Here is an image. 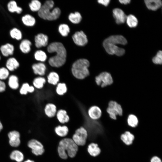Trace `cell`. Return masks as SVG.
I'll use <instances>...</instances> for the list:
<instances>
[{"mask_svg": "<svg viewBox=\"0 0 162 162\" xmlns=\"http://www.w3.org/2000/svg\"><path fill=\"white\" fill-rule=\"evenodd\" d=\"M0 50L4 56L7 57L13 54L14 47L12 44L7 43L2 46L0 48Z\"/></svg>", "mask_w": 162, "mask_h": 162, "instance_id": "cell-25", "label": "cell"}, {"mask_svg": "<svg viewBox=\"0 0 162 162\" xmlns=\"http://www.w3.org/2000/svg\"><path fill=\"white\" fill-rule=\"evenodd\" d=\"M22 20L25 25L28 26H33L36 22L35 18L29 14H26L23 16L22 18Z\"/></svg>", "mask_w": 162, "mask_h": 162, "instance_id": "cell-31", "label": "cell"}, {"mask_svg": "<svg viewBox=\"0 0 162 162\" xmlns=\"http://www.w3.org/2000/svg\"><path fill=\"white\" fill-rule=\"evenodd\" d=\"M10 35L12 38L17 40H21L22 37L21 31L16 28H14L10 32Z\"/></svg>", "mask_w": 162, "mask_h": 162, "instance_id": "cell-39", "label": "cell"}, {"mask_svg": "<svg viewBox=\"0 0 162 162\" xmlns=\"http://www.w3.org/2000/svg\"><path fill=\"white\" fill-rule=\"evenodd\" d=\"M48 38L47 35L40 33L35 36L34 38L35 46L38 48L46 46L48 44Z\"/></svg>", "mask_w": 162, "mask_h": 162, "instance_id": "cell-18", "label": "cell"}, {"mask_svg": "<svg viewBox=\"0 0 162 162\" xmlns=\"http://www.w3.org/2000/svg\"><path fill=\"white\" fill-rule=\"evenodd\" d=\"M126 21L128 26L130 28L135 27L138 24L137 19L132 14H130L127 16Z\"/></svg>", "mask_w": 162, "mask_h": 162, "instance_id": "cell-33", "label": "cell"}, {"mask_svg": "<svg viewBox=\"0 0 162 162\" xmlns=\"http://www.w3.org/2000/svg\"><path fill=\"white\" fill-rule=\"evenodd\" d=\"M153 62L156 64H161L162 63V52L159 51L156 56L152 59Z\"/></svg>", "mask_w": 162, "mask_h": 162, "instance_id": "cell-41", "label": "cell"}, {"mask_svg": "<svg viewBox=\"0 0 162 162\" xmlns=\"http://www.w3.org/2000/svg\"><path fill=\"white\" fill-rule=\"evenodd\" d=\"M35 88L29 82H22L18 89V93L22 96H27L28 94H32L35 91Z\"/></svg>", "mask_w": 162, "mask_h": 162, "instance_id": "cell-11", "label": "cell"}, {"mask_svg": "<svg viewBox=\"0 0 162 162\" xmlns=\"http://www.w3.org/2000/svg\"><path fill=\"white\" fill-rule=\"evenodd\" d=\"M58 31L62 36L66 37L68 36L70 32V29L67 25L63 24L60 25L59 26Z\"/></svg>", "mask_w": 162, "mask_h": 162, "instance_id": "cell-40", "label": "cell"}, {"mask_svg": "<svg viewBox=\"0 0 162 162\" xmlns=\"http://www.w3.org/2000/svg\"><path fill=\"white\" fill-rule=\"evenodd\" d=\"M127 43L126 39L121 35H114L105 39L103 42V46L106 52L109 54H115L121 56L125 53V50L116 45H124Z\"/></svg>", "mask_w": 162, "mask_h": 162, "instance_id": "cell-2", "label": "cell"}, {"mask_svg": "<svg viewBox=\"0 0 162 162\" xmlns=\"http://www.w3.org/2000/svg\"><path fill=\"white\" fill-rule=\"evenodd\" d=\"M119 1L121 4H127L129 3L131 1L130 0H119Z\"/></svg>", "mask_w": 162, "mask_h": 162, "instance_id": "cell-45", "label": "cell"}, {"mask_svg": "<svg viewBox=\"0 0 162 162\" xmlns=\"http://www.w3.org/2000/svg\"><path fill=\"white\" fill-rule=\"evenodd\" d=\"M7 88L6 82L0 80V94L4 93L6 91Z\"/></svg>", "mask_w": 162, "mask_h": 162, "instance_id": "cell-42", "label": "cell"}, {"mask_svg": "<svg viewBox=\"0 0 162 162\" xmlns=\"http://www.w3.org/2000/svg\"><path fill=\"white\" fill-rule=\"evenodd\" d=\"M96 84L104 88L112 85L113 82L111 74L109 72L105 71L100 73L95 78Z\"/></svg>", "mask_w": 162, "mask_h": 162, "instance_id": "cell-7", "label": "cell"}, {"mask_svg": "<svg viewBox=\"0 0 162 162\" xmlns=\"http://www.w3.org/2000/svg\"><path fill=\"white\" fill-rule=\"evenodd\" d=\"M0 59H1V56H0Z\"/></svg>", "mask_w": 162, "mask_h": 162, "instance_id": "cell-48", "label": "cell"}, {"mask_svg": "<svg viewBox=\"0 0 162 162\" xmlns=\"http://www.w3.org/2000/svg\"><path fill=\"white\" fill-rule=\"evenodd\" d=\"M20 66V64L14 57L9 58L6 61L5 67L10 72H13L17 70Z\"/></svg>", "mask_w": 162, "mask_h": 162, "instance_id": "cell-19", "label": "cell"}, {"mask_svg": "<svg viewBox=\"0 0 162 162\" xmlns=\"http://www.w3.org/2000/svg\"><path fill=\"white\" fill-rule=\"evenodd\" d=\"M9 139V143L13 147L18 146L20 143V134L19 132L13 130L10 132L8 134Z\"/></svg>", "mask_w": 162, "mask_h": 162, "instance_id": "cell-13", "label": "cell"}, {"mask_svg": "<svg viewBox=\"0 0 162 162\" xmlns=\"http://www.w3.org/2000/svg\"><path fill=\"white\" fill-rule=\"evenodd\" d=\"M7 87L13 91L18 90L20 84L19 76L16 74H10L6 82Z\"/></svg>", "mask_w": 162, "mask_h": 162, "instance_id": "cell-9", "label": "cell"}, {"mask_svg": "<svg viewBox=\"0 0 162 162\" xmlns=\"http://www.w3.org/2000/svg\"><path fill=\"white\" fill-rule=\"evenodd\" d=\"M144 2L147 8L152 10H158L162 5V2L160 0H146Z\"/></svg>", "mask_w": 162, "mask_h": 162, "instance_id": "cell-23", "label": "cell"}, {"mask_svg": "<svg viewBox=\"0 0 162 162\" xmlns=\"http://www.w3.org/2000/svg\"><path fill=\"white\" fill-rule=\"evenodd\" d=\"M31 68L35 75L43 76L45 75L46 67L44 63L39 62L34 63L32 65Z\"/></svg>", "mask_w": 162, "mask_h": 162, "instance_id": "cell-12", "label": "cell"}, {"mask_svg": "<svg viewBox=\"0 0 162 162\" xmlns=\"http://www.w3.org/2000/svg\"><path fill=\"white\" fill-rule=\"evenodd\" d=\"M88 153L92 157L96 158L100 154L101 150L98 144L95 142L90 143L88 146Z\"/></svg>", "mask_w": 162, "mask_h": 162, "instance_id": "cell-17", "label": "cell"}, {"mask_svg": "<svg viewBox=\"0 0 162 162\" xmlns=\"http://www.w3.org/2000/svg\"><path fill=\"white\" fill-rule=\"evenodd\" d=\"M3 128V125L2 124L0 120V132Z\"/></svg>", "mask_w": 162, "mask_h": 162, "instance_id": "cell-46", "label": "cell"}, {"mask_svg": "<svg viewBox=\"0 0 162 162\" xmlns=\"http://www.w3.org/2000/svg\"><path fill=\"white\" fill-rule=\"evenodd\" d=\"M10 157L11 160H15L17 162H21L24 159L23 154L18 150L13 151L11 153Z\"/></svg>", "mask_w": 162, "mask_h": 162, "instance_id": "cell-32", "label": "cell"}, {"mask_svg": "<svg viewBox=\"0 0 162 162\" xmlns=\"http://www.w3.org/2000/svg\"><path fill=\"white\" fill-rule=\"evenodd\" d=\"M10 73L5 67L0 68V80L5 81H7Z\"/></svg>", "mask_w": 162, "mask_h": 162, "instance_id": "cell-38", "label": "cell"}, {"mask_svg": "<svg viewBox=\"0 0 162 162\" xmlns=\"http://www.w3.org/2000/svg\"><path fill=\"white\" fill-rule=\"evenodd\" d=\"M139 121L138 117L135 115L130 114L128 115L126 119L128 126L131 128H135L137 127Z\"/></svg>", "mask_w": 162, "mask_h": 162, "instance_id": "cell-24", "label": "cell"}, {"mask_svg": "<svg viewBox=\"0 0 162 162\" xmlns=\"http://www.w3.org/2000/svg\"><path fill=\"white\" fill-rule=\"evenodd\" d=\"M24 162H35L34 161L30 160H27Z\"/></svg>", "mask_w": 162, "mask_h": 162, "instance_id": "cell-47", "label": "cell"}, {"mask_svg": "<svg viewBox=\"0 0 162 162\" xmlns=\"http://www.w3.org/2000/svg\"><path fill=\"white\" fill-rule=\"evenodd\" d=\"M54 5V2L52 0L46 1L38 12V16L45 20H56L59 16L61 12L58 8H56L50 11Z\"/></svg>", "mask_w": 162, "mask_h": 162, "instance_id": "cell-4", "label": "cell"}, {"mask_svg": "<svg viewBox=\"0 0 162 162\" xmlns=\"http://www.w3.org/2000/svg\"><path fill=\"white\" fill-rule=\"evenodd\" d=\"M47 50L49 53L55 52V56L50 57L48 63L52 67L59 68L63 66L66 61L67 52L66 50L62 43L59 42H54L50 44Z\"/></svg>", "mask_w": 162, "mask_h": 162, "instance_id": "cell-1", "label": "cell"}, {"mask_svg": "<svg viewBox=\"0 0 162 162\" xmlns=\"http://www.w3.org/2000/svg\"><path fill=\"white\" fill-rule=\"evenodd\" d=\"M46 82L45 78L43 76H37L33 79L31 85L35 89L40 90L44 87Z\"/></svg>", "mask_w": 162, "mask_h": 162, "instance_id": "cell-21", "label": "cell"}, {"mask_svg": "<svg viewBox=\"0 0 162 162\" xmlns=\"http://www.w3.org/2000/svg\"><path fill=\"white\" fill-rule=\"evenodd\" d=\"M28 146L32 149V152L36 156L42 155L44 152V146L42 143L35 139L29 140Z\"/></svg>", "mask_w": 162, "mask_h": 162, "instance_id": "cell-8", "label": "cell"}, {"mask_svg": "<svg viewBox=\"0 0 162 162\" xmlns=\"http://www.w3.org/2000/svg\"><path fill=\"white\" fill-rule=\"evenodd\" d=\"M31 42L28 39L23 40L20 45L21 51L24 53H27L31 50Z\"/></svg>", "mask_w": 162, "mask_h": 162, "instance_id": "cell-30", "label": "cell"}, {"mask_svg": "<svg viewBox=\"0 0 162 162\" xmlns=\"http://www.w3.org/2000/svg\"><path fill=\"white\" fill-rule=\"evenodd\" d=\"M7 8L9 11L11 13L16 12L18 14H20L22 11V8L18 6L16 2L13 0L8 2Z\"/></svg>", "mask_w": 162, "mask_h": 162, "instance_id": "cell-29", "label": "cell"}, {"mask_svg": "<svg viewBox=\"0 0 162 162\" xmlns=\"http://www.w3.org/2000/svg\"><path fill=\"white\" fill-rule=\"evenodd\" d=\"M56 115L57 120L61 124L68 123L70 120L69 117L65 110H59L57 112Z\"/></svg>", "mask_w": 162, "mask_h": 162, "instance_id": "cell-22", "label": "cell"}, {"mask_svg": "<svg viewBox=\"0 0 162 162\" xmlns=\"http://www.w3.org/2000/svg\"><path fill=\"white\" fill-rule=\"evenodd\" d=\"M108 107L112 109L118 116H121L123 114V110L121 105L115 101L111 100L108 103Z\"/></svg>", "mask_w": 162, "mask_h": 162, "instance_id": "cell-26", "label": "cell"}, {"mask_svg": "<svg viewBox=\"0 0 162 162\" xmlns=\"http://www.w3.org/2000/svg\"><path fill=\"white\" fill-rule=\"evenodd\" d=\"M82 18L81 14L78 12H75L74 13H71L68 16L70 21L74 24L79 23L81 21Z\"/></svg>", "mask_w": 162, "mask_h": 162, "instance_id": "cell-34", "label": "cell"}, {"mask_svg": "<svg viewBox=\"0 0 162 162\" xmlns=\"http://www.w3.org/2000/svg\"><path fill=\"white\" fill-rule=\"evenodd\" d=\"M88 137L86 129L83 127H81L76 130L72 139L78 146H83L86 144Z\"/></svg>", "mask_w": 162, "mask_h": 162, "instance_id": "cell-6", "label": "cell"}, {"mask_svg": "<svg viewBox=\"0 0 162 162\" xmlns=\"http://www.w3.org/2000/svg\"><path fill=\"white\" fill-rule=\"evenodd\" d=\"M149 162H162V160L159 157L154 155L151 158Z\"/></svg>", "mask_w": 162, "mask_h": 162, "instance_id": "cell-43", "label": "cell"}, {"mask_svg": "<svg viewBox=\"0 0 162 162\" xmlns=\"http://www.w3.org/2000/svg\"><path fill=\"white\" fill-rule=\"evenodd\" d=\"M54 131L55 133L58 136L60 137H64L68 134L69 129L66 125H59L55 127Z\"/></svg>", "mask_w": 162, "mask_h": 162, "instance_id": "cell-27", "label": "cell"}, {"mask_svg": "<svg viewBox=\"0 0 162 162\" xmlns=\"http://www.w3.org/2000/svg\"><path fill=\"white\" fill-rule=\"evenodd\" d=\"M59 81V76L57 73L53 71L50 72L47 76L48 82L50 84L56 85Z\"/></svg>", "mask_w": 162, "mask_h": 162, "instance_id": "cell-28", "label": "cell"}, {"mask_svg": "<svg viewBox=\"0 0 162 162\" xmlns=\"http://www.w3.org/2000/svg\"><path fill=\"white\" fill-rule=\"evenodd\" d=\"M110 2V0H99L98 1V2L104 6H107Z\"/></svg>", "mask_w": 162, "mask_h": 162, "instance_id": "cell-44", "label": "cell"}, {"mask_svg": "<svg viewBox=\"0 0 162 162\" xmlns=\"http://www.w3.org/2000/svg\"><path fill=\"white\" fill-rule=\"evenodd\" d=\"M112 13L113 16L117 24H122L126 21L127 16L122 9L115 8L113 10Z\"/></svg>", "mask_w": 162, "mask_h": 162, "instance_id": "cell-15", "label": "cell"}, {"mask_svg": "<svg viewBox=\"0 0 162 162\" xmlns=\"http://www.w3.org/2000/svg\"><path fill=\"white\" fill-rule=\"evenodd\" d=\"M72 38L75 44L79 46H85L88 42L86 35L82 31L76 32L73 35Z\"/></svg>", "mask_w": 162, "mask_h": 162, "instance_id": "cell-10", "label": "cell"}, {"mask_svg": "<svg viewBox=\"0 0 162 162\" xmlns=\"http://www.w3.org/2000/svg\"><path fill=\"white\" fill-rule=\"evenodd\" d=\"M34 57L36 60L41 62H45L47 58L45 52L41 50L37 51L34 53Z\"/></svg>", "mask_w": 162, "mask_h": 162, "instance_id": "cell-36", "label": "cell"}, {"mask_svg": "<svg viewBox=\"0 0 162 162\" xmlns=\"http://www.w3.org/2000/svg\"><path fill=\"white\" fill-rule=\"evenodd\" d=\"M56 92L59 95H62L67 91V88L66 84L64 82L58 83L57 85Z\"/></svg>", "mask_w": 162, "mask_h": 162, "instance_id": "cell-35", "label": "cell"}, {"mask_svg": "<svg viewBox=\"0 0 162 162\" xmlns=\"http://www.w3.org/2000/svg\"><path fill=\"white\" fill-rule=\"evenodd\" d=\"M78 150V146L72 139L65 138L59 142L57 151L59 157L66 160L68 157L74 158L76 156Z\"/></svg>", "mask_w": 162, "mask_h": 162, "instance_id": "cell-3", "label": "cell"}, {"mask_svg": "<svg viewBox=\"0 0 162 162\" xmlns=\"http://www.w3.org/2000/svg\"><path fill=\"white\" fill-rule=\"evenodd\" d=\"M29 6L32 11L38 12L41 8L42 5L39 1L38 0H33L29 3Z\"/></svg>", "mask_w": 162, "mask_h": 162, "instance_id": "cell-37", "label": "cell"}, {"mask_svg": "<svg viewBox=\"0 0 162 162\" xmlns=\"http://www.w3.org/2000/svg\"><path fill=\"white\" fill-rule=\"evenodd\" d=\"M88 113L89 117L93 120L99 119L102 115V111L98 106L94 105L91 106L88 110Z\"/></svg>", "mask_w": 162, "mask_h": 162, "instance_id": "cell-14", "label": "cell"}, {"mask_svg": "<svg viewBox=\"0 0 162 162\" xmlns=\"http://www.w3.org/2000/svg\"><path fill=\"white\" fill-rule=\"evenodd\" d=\"M44 111L46 115L50 118L55 116L57 112L56 106L51 103H48L45 105Z\"/></svg>", "mask_w": 162, "mask_h": 162, "instance_id": "cell-20", "label": "cell"}, {"mask_svg": "<svg viewBox=\"0 0 162 162\" xmlns=\"http://www.w3.org/2000/svg\"><path fill=\"white\" fill-rule=\"evenodd\" d=\"M135 138L134 135L129 130L125 131L120 136L121 141L125 145L128 146L132 145Z\"/></svg>", "mask_w": 162, "mask_h": 162, "instance_id": "cell-16", "label": "cell"}, {"mask_svg": "<svg viewBox=\"0 0 162 162\" xmlns=\"http://www.w3.org/2000/svg\"><path fill=\"white\" fill-rule=\"evenodd\" d=\"M89 65V62L87 59L85 58L78 59L72 65V74L77 79H84L90 74L88 69Z\"/></svg>", "mask_w": 162, "mask_h": 162, "instance_id": "cell-5", "label": "cell"}]
</instances>
